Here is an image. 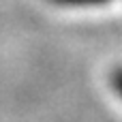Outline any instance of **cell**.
I'll return each instance as SVG.
<instances>
[{
    "mask_svg": "<svg viewBox=\"0 0 122 122\" xmlns=\"http://www.w3.org/2000/svg\"><path fill=\"white\" fill-rule=\"evenodd\" d=\"M51 2H56V4H69V6H84V4H105V2H109V0H51Z\"/></svg>",
    "mask_w": 122,
    "mask_h": 122,
    "instance_id": "cell-1",
    "label": "cell"
},
{
    "mask_svg": "<svg viewBox=\"0 0 122 122\" xmlns=\"http://www.w3.org/2000/svg\"><path fill=\"white\" fill-rule=\"evenodd\" d=\"M112 84H114V88L120 92V97H122V69L112 73Z\"/></svg>",
    "mask_w": 122,
    "mask_h": 122,
    "instance_id": "cell-2",
    "label": "cell"
}]
</instances>
